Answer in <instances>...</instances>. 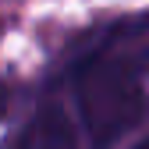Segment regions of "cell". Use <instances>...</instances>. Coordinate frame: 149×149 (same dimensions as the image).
<instances>
[{"label": "cell", "mask_w": 149, "mask_h": 149, "mask_svg": "<svg viewBox=\"0 0 149 149\" xmlns=\"http://www.w3.org/2000/svg\"><path fill=\"white\" fill-rule=\"evenodd\" d=\"M14 149H78L74 139V124L68 117V110L57 103H46L36 110V117L22 128Z\"/></svg>", "instance_id": "cell-2"}, {"label": "cell", "mask_w": 149, "mask_h": 149, "mask_svg": "<svg viewBox=\"0 0 149 149\" xmlns=\"http://www.w3.org/2000/svg\"><path fill=\"white\" fill-rule=\"evenodd\" d=\"M7 103H11V92H7V85H0V117L7 114Z\"/></svg>", "instance_id": "cell-3"}, {"label": "cell", "mask_w": 149, "mask_h": 149, "mask_svg": "<svg viewBox=\"0 0 149 149\" xmlns=\"http://www.w3.org/2000/svg\"><path fill=\"white\" fill-rule=\"evenodd\" d=\"M74 107L96 149H110L121 135L146 117V89L132 61L117 57H89L74 68Z\"/></svg>", "instance_id": "cell-1"}, {"label": "cell", "mask_w": 149, "mask_h": 149, "mask_svg": "<svg viewBox=\"0 0 149 149\" xmlns=\"http://www.w3.org/2000/svg\"><path fill=\"white\" fill-rule=\"evenodd\" d=\"M135 149H149V135H146V139H142V142H139Z\"/></svg>", "instance_id": "cell-4"}]
</instances>
